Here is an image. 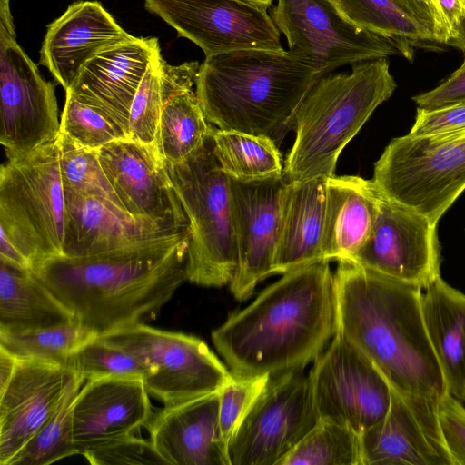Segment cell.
<instances>
[{
	"label": "cell",
	"instance_id": "obj_1",
	"mask_svg": "<svg viewBox=\"0 0 465 465\" xmlns=\"http://www.w3.org/2000/svg\"><path fill=\"white\" fill-rule=\"evenodd\" d=\"M189 231L96 254L60 256L34 274L98 336L154 319L187 281Z\"/></svg>",
	"mask_w": 465,
	"mask_h": 465
},
{
	"label": "cell",
	"instance_id": "obj_2",
	"mask_svg": "<svg viewBox=\"0 0 465 465\" xmlns=\"http://www.w3.org/2000/svg\"><path fill=\"white\" fill-rule=\"evenodd\" d=\"M336 331L334 276L320 261L282 274L211 338L232 374L274 376L313 362Z\"/></svg>",
	"mask_w": 465,
	"mask_h": 465
},
{
	"label": "cell",
	"instance_id": "obj_3",
	"mask_svg": "<svg viewBox=\"0 0 465 465\" xmlns=\"http://www.w3.org/2000/svg\"><path fill=\"white\" fill-rule=\"evenodd\" d=\"M338 262L337 330L392 390L440 400L447 391L423 321L422 289L351 260Z\"/></svg>",
	"mask_w": 465,
	"mask_h": 465
},
{
	"label": "cell",
	"instance_id": "obj_4",
	"mask_svg": "<svg viewBox=\"0 0 465 465\" xmlns=\"http://www.w3.org/2000/svg\"><path fill=\"white\" fill-rule=\"evenodd\" d=\"M321 78L289 50L244 49L206 56L196 95L216 128L281 143L303 98Z\"/></svg>",
	"mask_w": 465,
	"mask_h": 465
},
{
	"label": "cell",
	"instance_id": "obj_5",
	"mask_svg": "<svg viewBox=\"0 0 465 465\" xmlns=\"http://www.w3.org/2000/svg\"><path fill=\"white\" fill-rule=\"evenodd\" d=\"M351 65L319 78L297 109L295 140L283 163L286 182L332 176L341 151L393 94L397 84L387 58Z\"/></svg>",
	"mask_w": 465,
	"mask_h": 465
},
{
	"label": "cell",
	"instance_id": "obj_6",
	"mask_svg": "<svg viewBox=\"0 0 465 465\" xmlns=\"http://www.w3.org/2000/svg\"><path fill=\"white\" fill-rule=\"evenodd\" d=\"M211 134L183 161L163 162L189 223L187 281L223 287L233 278L237 252L230 178L216 160Z\"/></svg>",
	"mask_w": 465,
	"mask_h": 465
},
{
	"label": "cell",
	"instance_id": "obj_7",
	"mask_svg": "<svg viewBox=\"0 0 465 465\" xmlns=\"http://www.w3.org/2000/svg\"><path fill=\"white\" fill-rule=\"evenodd\" d=\"M64 223L57 140L1 165L0 232L31 268L64 256Z\"/></svg>",
	"mask_w": 465,
	"mask_h": 465
},
{
	"label": "cell",
	"instance_id": "obj_8",
	"mask_svg": "<svg viewBox=\"0 0 465 465\" xmlns=\"http://www.w3.org/2000/svg\"><path fill=\"white\" fill-rule=\"evenodd\" d=\"M372 181L387 198L438 224L465 190V128L393 138L374 163Z\"/></svg>",
	"mask_w": 465,
	"mask_h": 465
},
{
	"label": "cell",
	"instance_id": "obj_9",
	"mask_svg": "<svg viewBox=\"0 0 465 465\" xmlns=\"http://www.w3.org/2000/svg\"><path fill=\"white\" fill-rule=\"evenodd\" d=\"M271 17L289 51L320 77L357 63L401 54L412 61L416 42L388 38L363 29L331 0H277Z\"/></svg>",
	"mask_w": 465,
	"mask_h": 465
},
{
	"label": "cell",
	"instance_id": "obj_10",
	"mask_svg": "<svg viewBox=\"0 0 465 465\" xmlns=\"http://www.w3.org/2000/svg\"><path fill=\"white\" fill-rule=\"evenodd\" d=\"M143 360L153 370L148 393L173 407L219 392L232 373L198 337L138 323L102 336Z\"/></svg>",
	"mask_w": 465,
	"mask_h": 465
},
{
	"label": "cell",
	"instance_id": "obj_11",
	"mask_svg": "<svg viewBox=\"0 0 465 465\" xmlns=\"http://www.w3.org/2000/svg\"><path fill=\"white\" fill-rule=\"evenodd\" d=\"M319 421L303 369L271 376L229 442L230 465H280Z\"/></svg>",
	"mask_w": 465,
	"mask_h": 465
},
{
	"label": "cell",
	"instance_id": "obj_12",
	"mask_svg": "<svg viewBox=\"0 0 465 465\" xmlns=\"http://www.w3.org/2000/svg\"><path fill=\"white\" fill-rule=\"evenodd\" d=\"M308 375L320 420L344 425L361 435L390 409L389 382L339 330Z\"/></svg>",
	"mask_w": 465,
	"mask_h": 465
},
{
	"label": "cell",
	"instance_id": "obj_13",
	"mask_svg": "<svg viewBox=\"0 0 465 465\" xmlns=\"http://www.w3.org/2000/svg\"><path fill=\"white\" fill-rule=\"evenodd\" d=\"M145 7L204 53L284 50L267 8L246 0H145Z\"/></svg>",
	"mask_w": 465,
	"mask_h": 465
},
{
	"label": "cell",
	"instance_id": "obj_14",
	"mask_svg": "<svg viewBox=\"0 0 465 465\" xmlns=\"http://www.w3.org/2000/svg\"><path fill=\"white\" fill-rule=\"evenodd\" d=\"M0 143L8 160L55 142L60 134L54 84L16 40L0 43Z\"/></svg>",
	"mask_w": 465,
	"mask_h": 465
},
{
	"label": "cell",
	"instance_id": "obj_15",
	"mask_svg": "<svg viewBox=\"0 0 465 465\" xmlns=\"http://www.w3.org/2000/svg\"><path fill=\"white\" fill-rule=\"evenodd\" d=\"M437 226L426 216L381 193L371 235L350 260L423 290L440 276Z\"/></svg>",
	"mask_w": 465,
	"mask_h": 465
},
{
	"label": "cell",
	"instance_id": "obj_16",
	"mask_svg": "<svg viewBox=\"0 0 465 465\" xmlns=\"http://www.w3.org/2000/svg\"><path fill=\"white\" fill-rule=\"evenodd\" d=\"M230 185L237 267L229 285L236 300L245 301L260 282L273 274L286 181L230 178Z\"/></svg>",
	"mask_w": 465,
	"mask_h": 465
},
{
	"label": "cell",
	"instance_id": "obj_17",
	"mask_svg": "<svg viewBox=\"0 0 465 465\" xmlns=\"http://www.w3.org/2000/svg\"><path fill=\"white\" fill-rule=\"evenodd\" d=\"M438 399L391 389L385 417L361 434L363 465H453Z\"/></svg>",
	"mask_w": 465,
	"mask_h": 465
},
{
	"label": "cell",
	"instance_id": "obj_18",
	"mask_svg": "<svg viewBox=\"0 0 465 465\" xmlns=\"http://www.w3.org/2000/svg\"><path fill=\"white\" fill-rule=\"evenodd\" d=\"M97 152L102 168L125 213L136 220L189 228L156 145L124 139Z\"/></svg>",
	"mask_w": 465,
	"mask_h": 465
},
{
	"label": "cell",
	"instance_id": "obj_19",
	"mask_svg": "<svg viewBox=\"0 0 465 465\" xmlns=\"http://www.w3.org/2000/svg\"><path fill=\"white\" fill-rule=\"evenodd\" d=\"M76 373L71 366L18 359L0 391V465H9L54 413Z\"/></svg>",
	"mask_w": 465,
	"mask_h": 465
},
{
	"label": "cell",
	"instance_id": "obj_20",
	"mask_svg": "<svg viewBox=\"0 0 465 465\" xmlns=\"http://www.w3.org/2000/svg\"><path fill=\"white\" fill-rule=\"evenodd\" d=\"M149 395L143 379L87 381L73 405V435L79 454L146 426L154 414Z\"/></svg>",
	"mask_w": 465,
	"mask_h": 465
},
{
	"label": "cell",
	"instance_id": "obj_21",
	"mask_svg": "<svg viewBox=\"0 0 465 465\" xmlns=\"http://www.w3.org/2000/svg\"><path fill=\"white\" fill-rule=\"evenodd\" d=\"M64 256L80 257L124 248L189 231L136 220L105 199L64 190Z\"/></svg>",
	"mask_w": 465,
	"mask_h": 465
},
{
	"label": "cell",
	"instance_id": "obj_22",
	"mask_svg": "<svg viewBox=\"0 0 465 465\" xmlns=\"http://www.w3.org/2000/svg\"><path fill=\"white\" fill-rule=\"evenodd\" d=\"M159 53L158 39L154 37H135L112 45L84 64L66 92L103 110L129 135L128 118L133 99Z\"/></svg>",
	"mask_w": 465,
	"mask_h": 465
},
{
	"label": "cell",
	"instance_id": "obj_23",
	"mask_svg": "<svg viewBox=\"0 0 465 465\" xmlns=\"http://www.w3.org/2000/svg\"><path fill=\"white\" fill-rule=\"evenodd\" d=\"M96 1H78L47 26L40 49L45 65L66 92L97 53L134 39Z\"/></svg>",
	"mask_w": 465,
	"mask_h": 465
},
{
	"label": "cell",
	"instance_id": "obj_24",
	"mask_svg": "<svg viewBox=\"0 0 465 465\" xmlns=\"http://www.w3.org/2000/svg\"><path fill=\"white\" fill-rule=\"evenodd\" d=\"M219 392L153 414L146 425L149 440L167 464L230 465L219 426Z\"/></svg>",
	"mask_w": 465,
	"mask_h": 465
},
{
	"label": "cell",
	"instance_id": "obj_25",
	"mask_svg": "<svg viewBox=\"0 0 465 465\" xmlns=\"http://www.w3.org/2000/svg\"><path fill=\"white\" fill-rule=\"evenodd\" d=\"M381 198L372 179L334 174L327 178L323 261L350 260L361 249L374 226Z\"/></svg>",
	"mask_w": 465,
	"mask_h": 465
},
{
	"label": "cell",
	"instance_id": "obj_26",
	"mask_svg": "<svg viewBox=\"0 0 465 465\" xmlns=\"http://www.w3.org/2000/svg\"><path fill=\"white\" fill-rule=\"evenodd\" d=\"M326 180L311 178L286 182L273 274H284L323 261Z\"/></svg>",
	"mask_w": 465,
	"mask_h": 465
},
{
	"label": "cell",
	"instance_id": "obj_27",
	"mask_svg": "<svg viewBox=\"0 0 465 465\" xmlns=\"http://www.w3.org/2000/svg\"><path fill=\"white\" fill-rule=\"evenodd\" d=\"M424 290L423 321L447 393L465 401V294L440 276Z\"/></svg>",
	"mask_w": 465,
	"mask_h": 465
},
{
	"label": "cell",
	"instance_id": "obj_28",
	"mask_svg": "<svg viewBox=\"0 0 465 465\" xmlns=\"http://www.w3.org/2000/svg\"><path fill=\"white\" fill-rule=\"evenodd\" d=\"M75 322L73 312L32 270L0 261V331L19 333Z\"/></svg>",
	"mask_w": 465,
	"mask_h": 465
},
{
	"label": "cell",
	"instance_id": "obj_29",
	"mask_svg": "<svg viewBox=\"0 0 465 465\" xmlns=\"http://www.w3.org/2000/svg\"><path fill=\"white\" fill-rule=\"evenodd\" d=\"M211 136L216 160L230 178L251 183L283 177L282 153L270 137L216 127Z\"/></svg>",
	"mask_w": 465,
	"mask_h": 465
},
{
	"label": "cell",
	"instance_id": "obj_30",
	"mask_svg": "<svg viewBox=\"0 0 465 465\" xmlns=\"http://www.w3.org/2000/svg\"><path fill=\"white\" fill-rule=\"evenodd\" d=\"M212 129L196 93L183 92L163 104L155 145L164 162L176 163L199 148Z\"/></svg>",
	"mask_w": 465,
	"mask_h": 465
},
{
	"label": "cell",
	"instance_id": "obj_31",
	"mask_svg": "<svg viewBox=\"0 0 465 465\" xmlns=\"http://www.w3.org/2000/svg\"><path fill=\"white\" fill-rule=\"evenodd\" d=\"M84 381L76 373L56 410L9 465H48L79 454L73 435V405Z\"/></svg>",
	"mask_w": 465,
	"mask_h": 465
},
{
	"label": "cell",
	"instance_id": "obj_32",
	"mask_svg": "<svg viewBox=\"0 0 465 465\" xmlns=\"http://www.w3.org/2000/svg\"><path fill=\"white\" fill-rule=\"evenodd\" d=\"M97 335L79 322L19 333L0 331V346L19 360L70 366L73 355Z\"/></svg>",
	"mask_w": 465,
	"mask_h": 465
},
{
	"label": "cell",
	"instance_id": "obj_33",
	"mask_svg": "<svg viewBox=\"0 0 465 465\" xmlns=\"http://www.w3.org/2000/svg\"><path fill=\"white\" fill-rule=\"evenodd\" d=\"M280 465H363L361 435L320 420Z\"/></svg>",
	"mask_w": 465,
	"mask_h": 465
},
{
	"label": "cell",
	"instance_id": "obj_34",
	"mask_svg": "<svg viewBox=\"0 0 465 465\" xmlns=\"http://www.w3.org/2000/svg\"><path fill=\"white\" fill-rule=\"evenodd\" d=\"M356 25L388 38L432 42L423 27L402 12L392 0H331Z\"/></svg>",
	"mask_w": 465,
	"mask_h": 465
},
{
	"label": "cell",
	"instance_id": "obj_35",
	"mask_svg": "<svg viewBox=\"0 0 465 465\" xmlns=\"http://www.w3.org/2000/svg\"><path fill=\"white\" fill-rule=\"evenodd\" d=\"M57 145L64 190L105 199L124 210L102 168L97 150L83 147L62 133Z\"/></svg>",
	"mask_w": 465,
	"mask_h": 465
},
{
	"label": "cell",
	"instance_id": "obj_36",
	"mask_svg": "<svg viewBox=\"0 0 465 465\" xmlns=\"http://www.w3.org/2000/svg\"><path fill=\"white\" fill-rule=\"evenodd\" d=\"M60 119V133L77 144L98 150L118 140L130 139L127 133L106 113L70 92Z\"/></svg>",
	"mask_w": 465,
	"mask_h": 465
},
{
	"label": "cell",
	"instance_id": "obj_37",
	"mask_svg": "<svg viewBox=\"0 0 465 465\" xmlns=\"http://www.w3.org/2000/svg\"><path fill=\"white\" fill-rule=\"evenodd\" d=\"M70 366L85 381L104 377L145 380L153 370L134 353L99 337L82 346L72 357Z\"/></svg>",
	"mask_w": 465,
	"mask_h": 465
},
{
	"label": "cell",
	"instance_id": "obj_38",
	"mask_svg": "<svg viewBox=\"0 0 465 465\" xmlns=\"http://www.w3.org/2000/svg\"><path fill=\"white\" fill-rule=\"evenodd\" d=\"M159 53L147 69L133 99L128 129L131 140L155 145V139L163 105L161 84Z\"/></svg>",
	"mask_w": 465,
	"mask_h": 465
},
{
	"label": "cell",
	"instance_id": "obj_39",
	"mask_svg": "<svg viewBox=\"0 0 465 465\" xmlns=\"http://www.w3.org/2000/svg\"><path fill=\"white\" fill-rule=\"evenodd\" d=\"M271 376L236 375L219 392V426L227 446L251 408L267 386Z\"/></svg>",
	"mask_w": 465,
	"mask_h": 465
},
{
	"label": "cell",
	"instance_id": "obj_40",
	"mask_svg": "<svg viewBox=\"0 0 465 465\" xmlns=\"http://www.w3.org/2000/svg\"><path fill=\"white\" fill-rule=\"evenodd\" d=\"M82 455L93 465L167 464L150 440L135 437L134 434L88 449Z\"/></svg>",
	"mask_w": 465,
	"mask_h": 465
},
{
	"label": "cell",
	"instance_id": "obj_41",
	"mask_svg": "<svg viewBox=\"0 0 465 465\" xmlns=\"http://www.w3.org/2000/svg\"><path fill=\"white\" fill-rule=\"evenodd\" d=\"M439 420L453 465H465V407L449 393L439 401Z\"/></svg>",
	"mask_w": 465,
	"mask_h": 465
},
{
	"label": "cell",
	"instance_id": "obj_42",
	"mask_svg": "<svg viewBox=\"0 0 465 465\" xmlns=\"http://www.w3.org/2000/svg\"><path fill=\"white\" fill-rule=\"evenodd\" d=\"M465 128V103L433 109L417 108L411 135H430Z\"/></svg>",
	"mask_w": 465,
	"mask_h": 465
},
{
	"label": "cell",
	"instance_id": "obj_43",
	"mask_svg": "<svg viewBox=\"0 0 465 465\" xmlns=\"http://www.w3.org/2000/svg\"><path fill=\"white\" fill-rule=\"evenodd\" d=\"M408 16L430 33L435 44H444L451 38L449 23L439 0H392Z\"/></svg>",
	"mask_w": 465,
	"mask_h": 465
},
{
	"label": "cell",
	"instance_id": "obj_44",
	"mask_svg": "<svg viewBox=\"0 0 465 465\" xmlns=\"http://www.w3.org/2000/svg\"><path fill=\"white\" fill-rule=\"evenodd\" d=\"M418 107L433 109L465 103V56L460 66L434 89L412 97Z\"/></svg>",
	"mask_w": 465,
	"mask_h": 465
},
{
	"label": "cell",
	"instance_id": "obj_45",
	"mask_svg": "<svg viewBox=\"0 0 465 465\" xmlns=\"http://www.w3.org/2000/svg\"><path fill=\"white\" fill-rule=\"evenodd\" d=\"M197 61L179 65L167 64L161 56L159 62L160 84L163 104L173 95L193 90L200 69Z\"/></svg>",
	"mask_w": 465,
	"mask_h": 465
},
{
	"label": "cell",
	"instance_id": "obj_46",
	"mask_svg": "<svg viewBox=\"0 0 465 465\" xmlns=\"http://www.w3.org/2000/svg\"><path fill=\"white\" fill-rule=\"evenodd\" d=\"M439 2L453 38L465 20V0H439Z\"/></svg>",
	"mask_w": 465,
	"mask_h": 465
},
{
	"label": "cell",
	"instance_id": "obj_47",
	"mask_svg": "<svg viewBox=\"0 0 465 465\" xmlns=\"http://www.w3.org/2000/svg\"><path fill=\"white\" fill-rule=\"evenodd\" d=\"M0 261L19 269H32L29 262L22 255L3 232L0 233Z\"/></svg>",
	"mask_w": 465,
	"mask_h": 465
},
{
	"label": "cell",
	"instance_id": "obj_48",
	"mask_svg": "<svg viewBox=\"0 0 465 465\" xmlns=\"http://www.w3.org/2000/svg\"><path fill=\"white\" fill-rule=\"evenodd\" d=\"M15 40V32L10 12V0H0V43Z\"/></svg>",
	"mask_w": 465,
	"mask_h": 465
},
{
	"label": "cell",
	"instance_id": "obj_49",
	"mask_svg": "<svg viewBox=\"0 0 465 465\" xmlns=\"http://www.w3.org/2000/svg\"><path fill=\"white\" fill-rule=\"evenodd\" d=\"M18 359L0 346V391H3L11 380Z\"/></svg>",
	"mask_w": 465,
	"mask_h": 465
},
{
	"label": "cell",
	"instance_id": "obj_50",
	"mask_svg": "<svg viewBox=\"0 0 465 465\" xmlns=\"http://www.w3.org/2000/svg\"><path fill=\"white\" fill-rule=\"evenodd\" d=\"M446 45L460 50L465 56V20L460 26L455 36L450 39Z\"/></svg>",
	"mask_w": 465,
	"mask_h": 465
},
{
	"label": "cell",
	"instance_id": "obj_51",
	"mask_svg": "<svg viewBox=\"0 0 465 465\" xmlns=\"http://www.w3.org/2000/svg\"><path fill=\"white\" fill-rule=\"evenodd\" d=\"M258 5L268 8L272 5L273 0H246Z\"/></svg>",
	"mask_w": 465,
	"mask_h": 465
}]
</instances>
